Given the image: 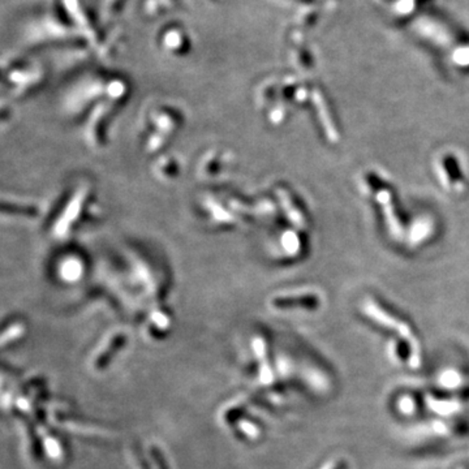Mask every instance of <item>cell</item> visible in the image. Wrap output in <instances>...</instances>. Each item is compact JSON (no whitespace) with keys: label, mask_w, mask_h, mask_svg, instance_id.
Here are the masks:
<instances>
[{"label":"cell","mask_w":469,"mask_h":469,"mask_svg":"<svg viewBox=\"0 0 469 469\" xmlns=\"http://www.w3.org/2000/svg\"><path fill=\"white\" fill-rule=\"evenodd\" d=\"M315 102H317V108H318V112H320V116H321L322 123L325 125V131L328 133L330 140L337 141V131H335L334 125L331 123V119H330L328 108L325 106V102L322 103L321 97L318 94H315Z\"/></svg>","instance_id":"6da1fadb"},{"label":"cell","mask_w":469,"mask_h":469,"mask_svg":"<svg viewBox=\"0 0 469 469\" xmlns=\"http://www.w3.org/2000/svg\"><path fill=\"white\" fill-rule=\"evenodd\" d=\"M124 0H112L110 4V12L111 13H117L120 7L123 6Z\"/></svg>","instance_id":"7a4b0ae2"}]
</instances>
